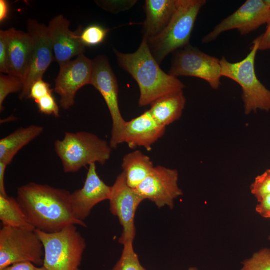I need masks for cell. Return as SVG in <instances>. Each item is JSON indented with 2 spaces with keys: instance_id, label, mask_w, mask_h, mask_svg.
<instances>
[{
  "instance_id": "6da1fadb",
  "label": "cell",
  "mask_w": 270,
  "mask_h": 270,
  "mask_svg": "<svg viewBox=\"0 0 270 270\" xmlns=\"http://www.w3.org/2000/svg\"><path fill=\"white\" fill-rule=\"evenodd\" d=\"M16 192V200L36 230L52 233L71 225L87 227L74 218L71 193L66 190L30 182L18 187Z\"/></svg>"
},
{
  "instance_id": "7a4b0ae2",
  "label": "cell",
  "mask_w": 270,
  "mask_h": 270,
  "mask_svg": "<svg viewBox=\"0 0 270 270\" xmlns=\"http://www.w3.org/2000/svg\"><path fill=\"white\" fill-rule=\"evenodd\" d=\"M114 52L118 66L128 72L138 84L140 106L150 105L156 100L182 92L185 85L177 78L164 72L152 54L147 41L142 38L134 53Z\"/></svg>"
},
{
  "instance_id": "3957f363",
  "label": "cell",
  "mask_w": 270,
  "mask_h": 270,
  "mask_svg": "<svg viewBox=\"0 0 270 270\" xmlns=\"http://www.w3.org/2000/svg\"><path fill=\"white\" fill-rule=\"evenodd\" d=\"M54 150L64 172L74 173L92 164L103 165L110 158V144L87 132H66L62 140L54 142Z\"/></svg>"
},
{
  "instance_id": "277c9868",
  "label": "cell",
  "mask_w": 270,
  "mask_h": 270,
  "mask_svg": "<svg viewBox=\"0 0 270 270\" xmlns=\"http://www.w3.org/2000/svg\"><path fill=\"white\" fill-rule=\"evenodd\" d=\"M206 0H178L176 11L168 25L148 42L150 51L160 64L170 53L190 44L198 14Z\"/></svg>"
},
{
  "instance_id": "5b68a950",
  "label": "cell",
  "mask_w": 270,
  "mask_h": 270,
  "mask_svg": "<svg viewBox=\"0 0 270 270\" xmlns=\"http://www.w3.org/2000/svg\"><path fill=\"white\" fill-rule=\"evenodd\" d=\"M258 46L256 38L252 42L250 52L241 61L232 62L224 56L220 59L222 76L233 80L242 88L244 113L247 115L258 110H270V90L258 79L256 73Z\"/></svg>"
},
{
  "instance_id": "8992f818",
  "label": "cell",
  "mask_w": 270,
  "mask_h": 270,
  "mask_svg": "<svg viewBox=\"0 0 270 270\" xmlns=\"http://www.w3.org/2000/svg\"><path fill=\"white\" fill-rule=\"evenodd\" d=\"M44 248V266L48 270H81L80 266L86 247L84 238L76 225L47 233L36 230Z\"/></svg>"
},
{
  "instance_id": "52a82bcc",
  "label": "cell",
  "mask_w": 270,
  "mask_h": 270,
  "mask_svg": "<svg viewBox=\"0 0 270 270\" xmlns=\"http://www.w3.org/2000/svg\"><path fill=\"white\" fill-rule=\"evenodd\" d=\"M44 256L43 244L36 230L2 226L0 230V270L24 262L42 266Z\"/></svg>"
},
{
  "instance_id": "ba28073f",
  "label": "cell",
  "mask_w": 270,
  "mask_h": 270,
  "mask_svg": "<svg viewBox=\"0 0 270 270\" xmlns=\"http://www.w3.org/2000/svg\"><path fill=\"white\" fill-rule=\"evenodd\" d=\"M92 62L90 84L99 92L108 108L112 122L110 144L112 148H116L122 143L126 122L120 109L117 80L106 56L100 55L94 59Z\"/></svg>"
},
{
  "instance_id": "9c48e42d",
  "label": "cell",
  "mask_w": 270,
  "mask_h": 270,
  "mask_svg": "<svg viewBox=\"0 0 270 270\" xmlns=\"http://www.w3.org/2000/svg\"><path fill=\"white\" fill-rule=\"evenodd\" d=\"M168 74L177 78L192 76L204 80L214 90L221 84L220 60L190 44L174 52Z\"/></svg>"
},
{
  "instance_id": "30bf717a",
  "label": "cell",
  "mask_w": 270,
  "mask_h": 270,
  "mask_svg": "<svg viewBox=\"0 0 270 270\" xmlns=\"http://www.w3.org/2000/svg\"><path fill=\"white\" fill-rule=\"evenodd\" d=\"M108 200L111 213L118 218L122 227L118 242L123 246L134 242L136 234V213L144 200L135 189L128 186L122 172L118 176L112 186V193Z\"/></svg>"
},
{
  "instance_id": "8fae6325",
  "label": "cell",
  "mask_w": 270,
  "mask_h": 270,
  "mask_svg": "<svg viewBox=\"0 0 270 270\" xmlns=\"http://www.w3.org/2000/svg\"><path fill=\"white\" fill-rule=\"evenodd\" d=\"M270 14V8L264 0H247L234 12L223 20L206 35L202 39V42H210L223 32L235 29L242 36L248 34L266 24Z\"/></svg>"
},
{
  "instance_id": "7c38bea8",
  "label": "cell",
  "mask_w": 270,
  "mask_h": 270,
  "mask_svg": "<svg viewBox=\"0 0 270 270\" xmlns=\"http://www.w3.org/2000/svg\"><path fill=\"white\" fill-rule=\"evenodd\" d=\"M27 28L32 38L33 44L28 71L20 96V100L28 98L32 84L42 79L44 72L54 61L47 27L34 20L30 19L27 22Z\"/></svg>"
},
{
  "instance_id": "4fadbf2b",
  "label": "cell",
  "mask_w": 270,
  "mask_h": 270,
  "mask_svg": "<svg viewBox=\"0 0 270 270\" xmlns=\"http://www.w3.org/2000/svg\"><path fill=\"white\" fill-rule=\"evenodd\" d=\"M178 180L177 170L158 166H154L150 174L135 190L144 200L152 202L158 208L168 206L172 208L174 200L183 195Z\"/></svg>"
},
{
  "instance_id": "5bb4252c",
  "label": "cell",
  "mask_w": 270,
  "mask_h": 270,
  "mask_svg": "<svg viewBox=\"0 0 270 270\" xmlns=\"http://www.w3.org/2000/svg\"><path fill=\"white\" fill-rule=\"evenodd\" d=\"M92 68V60L84 54L60 67L55 80L54 91L60 96L62 108L68 110L74 105L77 92L90 84Z\"/></svg>"
},
{
  "instance_id": "9a60e30c",
  "label": "cell",
  "mask_w": 270,
  "mask_h": 270,
  "mask_svg": "<svg viewBox=\"0 0 270 270\" xmlns=\"http://www.w3.org/2000/svg\"><path fill=\"white\" fill-rule=\"evenodd\" d=\"M88 166L84 186L70 194L74 216L76 220L82 222L90 216L96 205L109 200L112 193V186L106 184L98 175L96 164Z\"/></svg>"
},
{
  "instance_id": "2e32d148",
  "label": "cell",
  "mask_w": 270,
  "mask_h": 270,
  "mask_svg": "<svg viewBox=\"0 0 270 270\" xmlns=\"http://www.w3.org/2000/svg\"><path fill=\"white\" fill-rule=\"evenodd\" d=\"M70 22L62 15L52 18L48 28L50 40L54 60L62 66L76 56L83 54L85 46L81 42L78 34L69 29Z\"/></svg>"
},
{
  "instance_id": "e0dca14e",
  "label": "cell",
  "mask_w": 270,
  "mask_h": 270,
  "mask_svg": "<svg viewBox=\"0 0 270 270\" xmlns=\"http://www.w3.org/2000/svg\"><path fill=\"white\" fill-rule=\"evenodd\" d=\"M166 127L158 124L147 110L126 122L122 138L130 148L143 147L148 151L164 134Z\"/></svg>"
},
{
  "instance_id": "ac0fdd59",
  "label": "cell",
  "mask_w": 270,
  "mask_h": 270,
  "mask_svg": "<svg viewBox=\"0 0 270 270\" xmlns=\"http://www.w3.org/2000/svg\"><path fill=\"white\" fill-rule=\"evenodd\" d=\"M8 50V74L21 79L24 83L30 64L33 41L28 32L11 28L6 30Z\"/></svg>"
},
{
  "instance_id": "d6986e66",
  "label": "cell",
  "mask_w": 270,
  "mask_h": 270,
  "mask_svg": "<svg viewBox=\"0 0 270 270\" xmlns=\"http://www.w3.org/2000/svg\"><path fill=\"white\" fill-rule=\"evenodd\" d=\"M178 0H146L144 9L146 18L142 26V38L147 42L158 36L170 21Z\"/></svg>"
},
{
  "instance_id": "ffe728a7",
  "label": "cell",
  "mask_w": 270,
  "mask_h": 270,
  "mask_svg": "<svg viewBox=\"0 0 270 270\" xmlns=\"http://www.w3.org/2000/svg\"><path fill=\"white\" fill-rule=\"evenodd\" d=\"M44 128L31 125L20 128L0 140V162L10 164L18 152L40 136Z\"/></svg>"
},
{
  "instance_id": "44dd1931",
  "label": "cell",
  "mask_w": 270,
  "mask_h": 270,
  "mask_svg": "<svg viewBox=\"0 0 270 270\" xmlns=\"http://www.w3.org/2000/svg\"><path fill=\"white\" fill-rule=\"evenodd\" d=\"M186 104L182 91L156 100L150 104L149 111L158 124L166 127L180 118Z\"/></svg>"
},
{
  "instance_id": "7402d4cb",
  "label": "cell",
  "mask_w": 270,
  "mask_h": 270,
  "mask_svg": "<svg viewBox=\"0 0 270 270\" xmlns=\"http://www.w3.org/2000/svg\"><path fill=\"white\" fill-rule=\"evenodd\" d=\"M122 168L127 184L136 189L152 172L154 166L150 157L140 150L126 154Z\"/></svg>"
},
{
  "instance_id": "603a6c76",
  "label": "cell",
  "mask_w": 270,
  "mask_h": 270,
  "mask_svg": "<svg viewBox=\"0 0 270 270\" xmlns=\"http://www.w3.org/2000/svg\"><path fill=\"white\" fill-rule=\"evenodd\" d=\"M0 220L2 226L36 230L28 221L16 199L0 194Z\"/></svg>"
},
{
  "instance_id": "cb8c5ba5",
  "label": "cell",
  "mask_w": 270,
  "mask_h": 270,
  "mask_svg": "<svg viewBox=\"0 0 270 270\" xmlns=\"http://www.w3.org/2000/svg\"><path fill=\"white\" fill-rule=\"evenodd\" d=\"M110 270H146L140 264L134 252L133 242L124 245L120 260Z\"/></svg>"
},
{
  "instance_id": "d4e9b609",
  "label": "cell",
  "mask_w": 270,
  "mask_h": 270,
  "mask_svg": "<svg viewBox=\"0 0 270 270\" xmlns=\"http://www.w3.org/2000/svg\"><path fill=\"white\" fill-rule=\"evenodd\" d=\"M109 31V29L101 26L92 24L82 30H80L79 37L85 47L95 46L104 42Z\"/></svg>"
},
{
  "instance_id": "484cf974",
  "label": "cell",
  "mask_w": 270,
  "mask_h": 270,
  "mask_svg": "<svg viewBox=\"0 0 270 270\" xmlns=\"http://www.w3.org/2000/svg\"><path fill=\"white\" fill-rule=\"evenodd\" d=\"M24 82L20 78L10 74L0 75V112L4 110L3 104L10 94L22 91Z\"/></svg>"
},
{
  "instance_id": "4316f807",
  "label": "cell",
  "mask_w": 270,
  "mask_h": 270,
  "mask_svg": "<svg viewBox=\"0 0 270 270\" xmlns=\"http://www.w3.org/2000/svg\"><path fill=\"white\" fill-rule=\"evenodd\" d=\"M240 270H270V249L262 248L242 263Z\"/></svg>"
},
{
  "instance_id": "83f0119b",
  "label": "cell",
  "mask_w": 270,
  "mask_h": 270,
  "mask_svg": "<svg viewBox=\"0 0 270 270\" xmlns=\"http://www.w3.org/2000/svg\"><path fill=\"white\" fill-rule=\"evenodd\" d=\"M250 191L258 202L270 195V170L255 178L250 186Z\"/></svg>"
},
{
  "instance_id": "f1b7e54d",
  "label": "cell",
  "mask_w": 270,
  "mask_h": 270,
  "mask_svg": "<svg viewBox=\"0 0 270 270\" xmlns=\"http://www.w3.org/2000/svg\"><path fill=\"white\" fill-rule=\"evenodd\" d=\"M35 102L40 113L48 116H53L56 118L60 116L59 106L52 93Z\"/></svg>"
},
{
  "instance_id": "f546056e",
  "label": "cell",
  "mask_w": 270,
  "mask_h": 270,
  "mask_svg": "<svg viewBox=\"0 0 270 270\" xmlns=\"http://www.w3.org/2000/svg\"><path fill=\"white\" fill-rule=\"evenodd\" d=\"M52 90L50 88V84L44 82L42 79L36 82L32 86L28 98L35 101L52 93Z\"/></svg>"
},
{
  "instance_id": "4dcf8cb0",
  "label": "cell",
  "mask_w": 270,
  "mask_h": 270,
  "mask_svg": "<svg viewBox=\"0 0 270 270\" xmlns=\"http://www.w3.org/2000/svg\"><path fill=\"white\" fill-rule=\"evenodd\" d=\"M0 72L8 74V50L6 30H0Z\"/></svg>"
},
{
  "instance_id": "1f68e13d",
  "label": "cell",
  "mask_w": 270,
  "mask_h": 270,
  "mask_svg": "<svg viewBox=\"0 0 270 270\" xmlns=\"http://www.w3.org/2000/svg\"><path fill=\"white\" fill-rule=\"evenodd\" d=\"M136 1H106V2H101L104 4L102 7L110 11H122L130 8L132 6Z\"/></svg>"
},
{
  "instance_id": "d6a6232c",
  "label": "cell",
  "mask_w": 270,
  "mask_h": 270,
  "mask_svg": "<svg viewBox=\"0 0 270 270\" xmlns=\"http://www.w3.org/2000/svg\"><path fill=\"white\" fill-rule=\"evenodd\" d=\"M266 24V32L258 37L259 41L258 50H270V14Z\"/></svg>"
},
{
  "instance_id": "836d02e7",
  "label": "cell",
  "mask_w": 270,
  "mask_h": 270,
  "mask_svg": "<svg viewBox=\"0 0 270 270\" xmlns=\"http://www.w3.org/2000/svg\"><path fill=\"white\" fill-rule=\"evenodd\" d=\"M258 202L256 208V212L263 218H270V195Z\"/></svg>"
},
{
  "instance_id": "e575fe53",
  "label": "cell",
  "mask_w": 270,
  "mask_h": 270,
  "mask_svg": "<svg viewBox=\"0 0 270 270\" xmlns=\"http://www.w3.org/2000/svg\"><path fill=\"white\" fill-rule=\"evenodd\" d=\"M36 267L28 262L14 264L0 270H36Z\"/></svg>"
},
{
  "instance_id": "d590c367",
  "label": "cell",
  "mask_w": 270,
  "mask_h": 270,
  "mask_svg": "<svg viewBox=\"0 0 270 270\" xmlns=\"http://www.w3.org/2000/svg\"><path fill=\"white\" fill-rule=\"evenodd\" d=\"M8 165L0 162V194L4 196H8L4 185V176L6 168Z\"/></svg>"
},
{
  "instance_id": "8d00e7d4",
  "label": "cell",
  "mask_w": 270,
  "mask_h": 270,
  "mask_svg": "<svg viewBox=\"0 0 270 270\" xmlns=\"http://www.w3.org/2000/svg\"><path fill=\"white\" fill-rule=\"evenodd\" d=\"M10 6L8 1L0 0V22L2 23L8 17Z\"/></svg>"
},
{
  "instance_id": "74e56055",
  "label": "cell",
  "mask_w": 270,
  "mask_h": 270,
  "mask_svg": "<svg viewBox=\"0 0 270 270\" xmlns=\"http://www.w3.org/2000/svg\"><path fill=\"white\" fill-rule=\"evenodd\" d=\"M36 270H48L44 266H42L39 267V268L36 267Z\"/></svg>"
},
{
  "instance_id": "f35d334b",
  "label": "cell",
  "mask_w": 270,
  "mask_h": 270,
  "mask_svg": "<svg viewBox=\"0 0 270 270\" xmlns=\"http://www.w3.org/2000/svg\"><path fill=\"white\" fill-rule=\"evenodd\" d=\"M187 270H198L196 267H190L188 268Z\"/></svg>"
},
{
  "instance_id": "ab89813d",
  "label": "cell",
  "mask_w": 270,
  "mask_h": 270,
  "mask_svg": "<svg viewBox=\"0 0 270 270\" xmlns=\"http://www.w3.org/2000/svg\"><path fill=\"white\" fill-rule=\"evenodd\" d=\"M269 240H270V236H269V238H268Z\"/></svg>"
}]
</instances>
